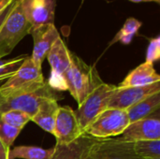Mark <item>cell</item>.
Here are the masks:
<instances>
[{
    "instance_id": "obj_6",
    "label": "cell",
    "mask_w": 160,
    "mask_h": 159,
    "mask_svg": "<svg viewBox=\"0 0 160 159\" xmlns=\"http://www.w3.org/2000/svg\"><path fill=\"white\" fill-rule=\"evenodd\" d=\"M115 88V85L103 82L92 91L84 101L78 106L75 114L83 133L94 119L103 111L108 109L109 100Z\"/></svg>"
},
{
    "instance_id": "obj_7",
    "label": "cell",
    "mask_w": 160,
    "mask_h": 159,
    "mask_svg": "<svg viewBox=\"0 0 160 159\" xmlns=\"http://www.w3.org/2000/svg\"><path fill=\"white\" fill-rule=\"evenodd\" d=\"M51 66V77L48 79L49 85L56 91H67V84L64 74L71 63V52L67 48L61 37H58L52 44L47 55Z\"/></svg>"
},
{
    "instance_id": "obj_27",
    "label": "cell",
    "mask_w": 160,
    "mask_h": 159,
    "mask_svg": "<svg viewBox=\"0 0 160 159\" xmlns=\"http://www.w3.org/2000/svg\"><path fill=\"white\" fill-rule=\"evenodd\" d=\"M14 0H0V12L6 8L9 4H11Z\"/></svg>"
},
{
    "instance_id": "obj_14",
    "label": "cell",
    "mask_w": 160,
    "mask_h": 159,
    "mask_svg": "<svg viewBox=\"0 0 160 159\" xmlns=\"http://www.w3.org/2000/svg\"><path fill=\"white\" fill-rule=\"evenodd\" d=\"M98 141V139L84 133L68 144L56 143L49 159H87L92 147Z\"/></svg>"
},
{
    "instance_id": "obj_26",
    "label": "cell",
    "mask_w": 160,
    "mask_h": 159,
    "mask_svg": "<svg viewBox=\"0 0 160 159\" xmlns=\"http://www.w3.org/2000/svg\"><path fill=\"white\" fill-rule=\"evenodd\" d=\"M10 149L7 148L0 140V159H8V152Z\"/></svg>"
},
{
    "instance_id": "obj_21",
    "label": "cell",
    "mask_w": 160,
    "mask_h": 159,
    "mask_svg": "<svg viewBox=\"0 0 160 159\" xmlns=\"http://www.w3.org/2000/svg\"><path fill=\"white\" fill-rule=\"evenodd\" d=\"M0 121L10 127L22 129L25 125L31 121V117L27 113L21 111L9 110L0 114Z\"/></svg>"
},
{
    "instance_id": "obj_1",
    "label": "cell",
    "mask_w": 160,
    "mask_h": 159,
    "mask_svg": "<svg viewBox=\"0 0 160 159\" xmlns=\"http://www.w3.org/2000/svg\"><path fill=\"white\" fill-rule=\"evenodd\" d=\"M67 91L80 106L88 95L104 82L95 66L87 65L82 59L71 52V63L64 74Z\"/></svg>"
},
{
    "instance_id": "obj_25",
    "label": "cell",
    "mask_w": 160,
    "mask_h": 159,
    "mask_svg": "<svg viewBox=\"0 0 160 159\" xmlns=\"http://www.w3.org/2000/svg\"><path fill=\"white\" fill-rule=\"evenodd\" d=\"M14 2H15V0H14L11 4H9L6 8H4V9L0 12V28H1V26H2V24H3V22H4V21L6 20L7 16L8 15V13H9L10 10L12 9V7H13V6H14Z\"/></svg>"
},
{
    "instance_id": "obj_22",
    "label": "cell",
    "mask_w": 160,
    "mask_h": 159,
    "mask_svg": "<svg viewBox=\"0 0 160 159\" xmlns=\"http://www.w3.org/2000/svg\"><path fill=\"white\" fill-rule=\"evenodd\" d=\"M27 57L28 55L22 54L7 60L0 58V82L10 78L20 68V67Z\"/></svg>"
},
{
    "instance_id": "obj_13",
    "label": "cell",
    "mask_w": 160,
    "mask_h": 159,
    "mask_svg": "<svg viewBox=\"0 0 160 159\" xmlns=\"http://www.w3.org/2000/svg\"><path fill=\"white\" fill-rule=\"evenodd\" d=\"M30 34L34 40L33 52L30 57L34 64L41 68L42 63L47 57L49 51L60 36L54 24H45L32 28Z\"/></svg>"
},
{
    "instance_id": "obj_23",
    "label": "cell",
    "mask_w": 160,
    "mask_h": 159,
    "mask_svg": "<svg viewBox=\"0 0 160 159\" xmlns=\"http://www.w3.org/2000/svg\"><path fill=\"white\" fill-rule=\"evenodd\" d=\"M21 131L22 129L10 127L0 121V140L7 148L10 149L14 141L20 135Z\"/></svg>"
},
{
    "instance_id": "obj_19",
    "label": "cell",
    "mask_w": 160,
    "mask_h": 159,
    "mask_svg": "<svg viewBox=\"0 0 160 159\" xmlns=\"http://www.w3.org/2000/svg\"><path fill=\"white\" fill-rule=\"evenodd\" d=\"M141 26H142V22L140 21H138L133 17L128 18L124 23L123 27L120 29V31L115 35L110 45L118 41H120L125 45L129 44L132 41L133 37L137 34V32L141 28Z\"/></svg>"
},
{
    "instance_id": "obj_2",
    "label": "cell",
    "mask_w": 160,
    "mask_h": 159,
    "mask_svg": "<svg viewBox=\"0 0 160 159\" xmlns=\"http://www.w3.org/2000/svg\"><path fill=\"white\" fill-rule=\"evenodd\" d=\"M46 82L41 68L38 67L28 56L20 68L5 83L0 85V98H10L36 92Z\"/></svg>"
},
{
    "instance_id": "obj_15",
    "label": "cell",
    "mask_w": 160,
    "mask_h": 159,
    "mask_svg": "<svg viewBox=\"0 0 160 159\" xmlns=\"http://www.w3.org/2000/svg\"><path fill=\"white\" fill-rule=\"evenodd\" d=\"M157 82H160V76L156 71L154 64L144 62L130 71L118 87H141Z\"/></svg>"
},
{
    "instance_id": "obj_3",
    "label": "cell",
    "mask_w": 160,
    "mask_h": 159,
    "mask_svg": "<svg viewBox=\"0 0 160 159\" xmlns=\"http://www.w3.org/2000/svg\"><path fill=\"white\" fill-rule=\"evenodd\" d=\"M31 30L32 25L22 13L20 0H15L12 9L0 28V58L9 54Z\"/></svg>"
},
{
    "instance_id": "obj_4",
    "label": "cell",
    "mask_w": 160,
    "mask_h": 159,
    "mask_svg": "<svg viewBox=\"0 0 160 159\" xmlns=\"http://www.w3.org/2000/svg\"><path fill=\"white\" fill-rule=\"evenodd\" d=\"M64 98L62 92L52 88L48 82L40 89L33 93L17 96L10 98H0V114L9 110H17L27 113L31 118L37 113L42 102L48 99L59 101Z\"/></svg>"
},
{
    "instance_id": "obj_5",
    "label": "cell",
    "mask_w": 160,
    "mask_h": 159,
    "mask_svg": "<svg viewBox=\"0 0 160 159\" xmlns=\"http://www.w3.org/2000/svg\"><path fill=\"white\" fill-rule=\"evenodd\" d=\"M126 111L106 109L86 127L84 133L98 140L120 136L129 125Z\"/></svg>"
},
{
    "instance_id": "obj_29",
    "label": "cell",
    "mask_w": 160,
    "mask_h": 159,
    "mask_svg": "<svg viewBox=\"0 0 160 159\" xmlns=\"http://www.w3.org/2000/svg\"><path fill=\"white\" fill-rule=\"evenodd\" d=\"M142 159H160V157L159 158H142Z\"/></svg>"
},
{
    "instance_id": "obj_24",
    "label": "cell",
    "mask_w": 160,
    "mask_h": 159,
    "mask_svg": "<svg viewBox=\"0 0 160 159\" xmlns=\"http://www.w3.org/2000/svg\"><path fill=\"white\" fill-rule=\"evenodd\" d=\"M160 57V37H157L150 40L147 53H146V61L147 63L154 64Z\"/></svg>"
},
{
    "instance_id": "obj_20",
    "label": "cell",
    "mask_w": 160,
    "mask_h": 159,
    "mask_svg": "<svg viewBox=\"0 0 160 159\" xmlns=\"http://www.w3.org/2000/svg\"><path fill=\"white\" fill-rule=\"evenodd\" d=\"M133 148L141 158H159L160 140L141 141L133 142Z\"/></svg>"
},
{
    "instance_id": "obj_11",
    "label": "cell",
    "mask_w": 160,
    "mask_h": 159,
    "mask_svg": "<svg viewBox=\"0 0 160 159\" xmlns=\"http://www.w3.org/2000/svg\"><path fill=\"white\" fill-rule=\"evenodd\" d=\"M120 138L128 142L160 140L159 112L149 117L130 123Z\"/></svg>"
},
{
    "instance_id": "obj_18",
    "label": "cell",
    "mask_w": 160,
    "mask_h": 159,
    "mask_svg": "<svg viewBox=\"0 0 160 159\" xmlns=\"http://www.w3.org/2000/svg\"><path fill=\"white\" fill-rule=\"evenodd\" d=\"M53 148L43 149L37 146H17L8 152V159H49Z\"/></svg>"
},
{
    "instance_id": "obj_16",
    "label": "cell",
    "mask_w": 160,
    "mask_h": 159,
    "mask_svg": "<svg viewBox=\"0 0 160 159\" xmlns=\"http://www.w3.org/2000/svg\"><path fill=\"white\" fill-rule=\"evenodd\" d=\"M58 108V101L54 99L45 100L39 106L37 113L31 118V121L37 124L44 131L53 135Z\"/></svg>"
},
{
    "instance_id": "obj_17",
    "label": "cell",
    "mask_w": 160,
    "mask_h": 159,
    "mask_svg": "<svg viewBox=\"0 0 160 159\" xmlns=\"http://www.w3.org/2000/svg\"><path fill=\"white\" fill-rule=\"evenodd\" d=\"M160 92L155 93L126 110L129 123L149 117L159 112Z\"/></svg>"
},
{
    "instance_id": "obj_8",
    "label": "cell",
    "mask_w": 160,
    "mask_h": 159,
    "mask_svg": "<svg viewBox=\"0 0 160 159\" xmlns=\"http://www.w3.org/2000/svg\"><path fill=\"white\" fill-rule=\"evenodd\" d=\"M87 159H142L136 155L133 142L121 138L98 140L92 147Z\"/></svg>"
},
{
    "instance_id": "obj_28",
    "label": "cell",
    "mask_w": 160,
    "mask_h": 159,
    "mask_svg": "<svg viewBox=\"0 0 160 159\" xmlns=\"http://www.w3.org/2000/svg\"><path fill=\"white\" fill-rule=\"evenodd\" d=\"M129 1L134 3H141V2H156L158 4L160 3V0H129Z\"/></svg>"
},
{
    "instance_id": "obj_9",
    "label": "cell",
    "mask_w": 160,
    "mask_h": 159,
    "mask_svg": "<svg viewBox=\"0 0 160 159\" xmlns=\"http://www.w3.org/2000/svg\"><path fill=\"white\" fill-rule=\"evenodd\" d=\"M84 134L78 122L75 111L69 106H59L53 136L57 144H68Z\"/></svg>"
},
{
    "instance_id": "obj_10",
    "label": "cell",
    "mask_w": 160,
    "mask_h": 159,
    "mask_svg": "<svg viewBox=\"0 0 160 159\" xmlns=\"http://www.w3.org/2000/svg\"><path fill=\"white\" fill-rule=\"evenodd\" d=\"M160 92V82L141 87H118L111 96L108 108L126 111L145 97Z\"/></svg>"
},
{
    "instance_id": "obj_12",
    "label": "cell",
    "mask_w": 160,
    "mask_h": 159,
    "mask_svg": "<svg viewBox=\"0 0 160 159\" xmlns=\"http://www.w3.org/2000/svg\"><path fill=\"white\" fill-rule=\"evenodd\" d=\"M56 0H20L22 13L32 28L54 24Z\"/></svg>"
}]
</instances>
